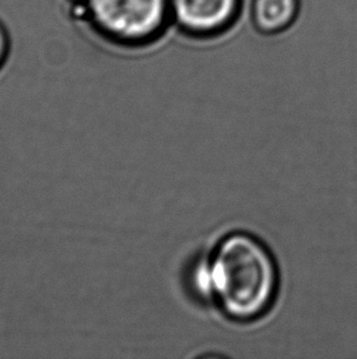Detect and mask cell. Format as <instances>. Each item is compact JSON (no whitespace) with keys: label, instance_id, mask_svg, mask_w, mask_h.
Returning <instances> with one entry per match:
<instances>
[{"label":"cell","instance_id":"5b68a950","mask_svg":"<svg viewBox=\"0 0 357 359\" xmlns=\"http://www.w3.org/2000/svg\"><path fill=\"white\" fill-rule=\"evenodd\" d=\"M10 37L4 25L0 22V67L4 64L5 59L9 55Z\"/></svg>","mask_w":357,"mask_h":359},{"label":"cell","instance_id":"6da1fadb","mask_svg":"<svg viewBox=\"0 0 357 359\" xmlns=\"http://www.w3.org/2000/svg\"><path fill=\"white\" fill-rule=\"evenodd\" d=\"M278 282L274 257L253 236L230 234L213 254L212 294L234 320L251 321L266 314L276 296Z\"/></svg>","mask_w":357,"mask_h":359},{"label":"cell","instance_id":"277c9868","mask_svg":"<svg viewBox=\"0 0 357 359\" xmlns=\"http://www.w3.org/2000/svg\"><path fill=\"white\" fill-rule=\"evenodd\" d=\"M300 0H252V22L261 34H279L298 19Z\"/></svg>","mask_w":357,"mask_h":359},{"label":"cell","instance_id":"7a4b0ae2","mask_svg":"<svg viewBox=\"0 0 357 359\" xmlns=\"http://www.w3.org/2000/svg\"><path fill=\"white\" fill-rule=\"evenodd\" d=\"M74 15L118 46L153 42L170 20L169 0H75Z\"/></svg>","mask_w":357,"mask_h":359},{"label":"cell","instance_id":"3957f363","mask_svg":"<svg viewBox=\"0 0 357 359\" xmlns=\"http://www.w3.org/2000/svg\"><path fill=\"white\" fill-rule=\"evenodd\" d=\"M241 0H169L170 19L185 34L211 37L237 20Z\"/></svg>","mask_w":357,"mask_h":359}]
</instances>
